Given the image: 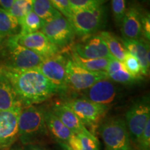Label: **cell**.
I'll use <instances>...</instances> for the list:
<instances>
[{"label": "cell", "instance_id": "37", "mask_svg": "<svg viewBox=\"0 0 150 150\" xmlns=\"http://www.w3.org/2000/svg\"><path fill=\"white\" fill-rule=\"evenodd\" d=\"M9 150H24V147H22V146L17 145V144H15V145L13 146V147H11Z\"/></svg>", "mask_w": 150, "mask_h": 150}, {"label": "cell", "instance_id": "26", "mask_svg": "<svg viewBox=\"0 0 150 150\" xmlns=\"http://www.w3.org/2000/svg\"><path fill=\"white\" fill-rule=\"evenodd\" d=\"M45 22L39 18L33 11H29L20 22V34L26 35L40 31Z\"/></svg>", "mask_w": 150, "mask_h": 150}, {"label": "cell", "instance_id": "28", "mask_svg": "<svg viewBox=\"0 0 150 150\" xmlns=\"http://www.w3.org/2000/svg\"><path fill=\"white\" fill-rule=\"evenodd\" d=\"M122 63H123L124 66H125L127 72L131 76H134V78L138 79V80H140L141 79H142L141 76H142V67L140 66L138 60L134 56H133L129 52H127L125 58H124V60Z\"/></svg>", "mask_w": 150, "mask_h": 150}, {"label": "cell", "instance_id": "10", "mask_svg": "<svg viewBox=\"0 0 150 150\" xmlns=\"http://www.w3.org/2000/svg\"><path fill=\"white\" fill-rule=\"evenodd\" d=\"M67 60L61 52L45 58L38 70L50 81L58 91H64L67 88L66 79Z\"/></svg>", "mask_w": 150, "mask_h": 150}, {"label": "cell", "instance_id": "23", "mask_svg": "<svg viewBox=\"0 0 150 150\" xmlns=\"http://www.w3.org/2000/svg\"><path fill=\"white\" fill-rule=\"evenodd\" d=\"M76 64L90 72H106V68L111 59H84L77 55L76 53L72 51V57H71Z\"/></svg>", "mask_w": 150, "mask_h": 150}, {"label": "cell", "instance_id": "7", "mask_svg": "<svg viewBox=\"0 0 150 150\" xmlns=\"http://www.w3.org/2000/svg\"><path fill=\"white\" fill-rule=\"evenodd\" d=\"M125 116V122L131 141L136 145L146 124L150 120L149 97H144L138 99L127 110Z\"/></svg>", "mask_w": 150, "mask_h": 150}, {"label": "cell", "instance_id": "34", "mask_svg": "<svg viewBox=\"0 0 150 150\" xmlns=\"http://www.w3.org/2000/svg\"><path fill=\"white\" fill-rule=\"evenodd\" d=\"M15 0H0V8L6 11H9L13 4Z\"/></svg>", "mask_w": 150, "mask_h": 150}, {"label": "cell", "instance_id": "2", "mask_svg": "<svg viewBox=\"0 0 150 150\" xmlns=\"http://www.w3.org/2000/svg\"><path fill=\"white\" fill-rule=\"evenodd\" d=\"M43 59L18 44L14 35L5 38L0 48V68L14 70L38 68Z\"/></svg>", "mask_w": 150, "mask_h": 150}, {"label": "cell", "instance_id": "21", "mask_svg": "<svg viewBox=\"0 0 150 150\" xmlns=\"http://www.w3.org/2000/svg\"><path fill=\"white\" fill-rule=\"evenodd\" d=\"M32 11L45 23L61 16L50 0H32Z\"/></svg>", "mask_w": 150, "mask_h": 150}, {"label": "cell", "instance_id": "22", "mask_svg": "<svg viewBox=\"0 0 150 150\" xmlns=\"http://www.w3.org/2000/svg\"><path fill=\"white\" fill-rule=\"evenodd\" d=\"M99 34L106 43L112 57L117 61L122 62L127 51L124 47L122 42H120L119 39L115 35L108 31H102Z\"/></svg>", "mask_w": 150, "mask_h": 150}, {"label": "cell", "instance_id": "6", "mask_svg": "<svg viewBox=\"0 0 150 150\" xmlns=\"http://www.w3.org/2000/svg\"><path fill=\"white\" fill-rule=\"evenodd\" d=\"M63 104L78 116L86 128L95 136L99 125L109 110V106L96 104L83 98L70 99Z\"/></svg>", "mask_w": 150, "mask_h": 150}, {"label": "cell", "instance_id": "15", "mask_svg": "<svg viewBox=\"0 0 150 150\" xmlns=\"http://www.w3.org/2000/svg\"><path fill=\"white\" fill-rule=\"evenodd\" d=\"M142 12L136 6H131L126 9L122 20V33L123 38L137 40L142 35Z\"/></svg>", "mask_w": 150, "mask_h": 150}, {"label": "cell", "instance_id": "35", "mask_svg": "<svg viewBox=\"0 0 150 150\" xmlns=\"http://www.w3.org/2000/svg\"><path fill=\"white\" fill-rule=\"evenodd\" d=\"M24 150H47L43 146L36 143L30 144V145L24 146Z\"/></svg>", "mask_w": 150, "mask_h": 150}, {"label": "cell", "instance_id": "11", "mask_svg": "<svg viewBox=\"0 0 150 150\" xmlns=\"http://www.w3.org/2000/svg\"><path fill=\"white\" fill-rule=\"evenodd\" d=\"M20 108L0 110V150H9L18 140Z\"/></svg>", "mask_w": 150, "mask_h": 150}, {"label": "cell", "instance_id": "18", "mask_svg": "<svg viewBox=\"0 0 150 150\" xmlns=\"http://www.w3.org/2000/svg\"><path fill=\"white\" fill-rule=\"evenodd\" d=\"M22 107L10 81L0 72V110H12Z\"/></svg>", "mask_w": 150, "mask_h": 150}, {"label": "cell", "instance_id": "36", "mask_svg": "<svg viewBox=\"0 0 150 150\" xmlns=\"http://www.w3.org/2000/svg\"><path fill=\"white\" fill-rule=\"evenodd\" d=\"M59 142V145L61 146L62 150H72L71 148L69 147V145L66 143H64V142Z\"/></svg>", "mask_w": 150, "mask_h": 150}, {"label": "cell", "instance_id": "5", "mask_svg": "<svg viewBox=\"0 0 150 150\" xmlns=\"http://www.w3.org/2000/svg\"><path fill=\"white\" fill-rule=\"evenodd\" d=\"M97 130L104 144L105 150H131L130 136L122 118L103 120Z\"/></svg>", "mask_w": 150, "mask_h": 150}, {"label": "cell", "instance_id": "16", "mask_svg": "<svg viewBox=\"0 0 150 150\" xmlns=\"http://www.w3.org/2000/svg\"><path fill=\"white\" fill-rule=\"evenodd\" d=\"M51 110L74 135L83 134L90 137H97L86 128L78 116L63 103L54 104Z\"/></svg>", "mask_w": 150, "mask_h": 150}, {"label": "cell", "instance_id": "13", "mask_svg": "<svg viewBox=\"0 0 150 150\" xmlns=\"http://www.w3.org/2000/svg\"><path fill=\"white\" fill-rule=\"evenodd\" d=\"M16 42L40 56L43 59L59 53V49L51 42L42 31L29 33L26 35H14Z\"/></svg>", "mask_w": 150, "mask_h": 150}, {"label": "cell", "instance_id": "20", "mask_svg": "<svg viewBox=\"0 0 150 150\" xmlns=\"http://www.w3.org/2000/svg\"><path fill=\"white\" fill-rule=\"evenodd\" d=\"M20 32V26L18 20L9 11L0 8V36L6 38Z\"/></svg>", "mask_w": 150, "mask_h": 150}, {"label": "cell", "instance_id": "32", "mask_svg": "<svg viewBox=\"0 0 150 150\" xmlns=\"http://www.w3.org/2000/svg\"><path fill=\"white\" fill-rule=\"evenodd\" d=\"M142 35L145 38V40L149 42L150 39V16L149 13H143L142 16Z\"/></svg>", "mask_w": 150, "mask_h": 150}, {"label": "cell", "instance_id": "19", "mask_svg": "<svg viewBox=\"0 0 150 150\" xmlns=\"http://www.w3.org/2000/svg\"><path fill=\"white\" fill-rule=\"evenodd\" d=\"M106 72L108 78L112 81L117 82L125 85L136 83L139 81L138 79L131 76L127 72L122 62L117 61L114 58L110 60Z\"/></svg>", "mask_w": 150, "mask_h": 150}, {"label": "cell", "instance_id": "31", "mask_svg": "<svg viewBox=\"0 0 150 150\" xmlns=\"http://www.w3.org/2000/svg\"><path fill=\"white\" fill-rule=\"evenodd\" d=\"M112 10L113 16L115 17L116 21L121 22L125 11H126V6H125V0H112Z\"/></svg>", "mask_w": 150, "mask_h": 150}, {"label": "cell", "instance_id": "4", "mask_svg": "<svg viewBox=\"0 0 150 150\" xmlns=\"http://www.w3.org/2000/svg\"><path fill=\"white\" fill-rule=\"evenodd\" d=\"M107 0H98L85 8L73 11L69 20L72 24L75 34L86 36L94 34L104 25L106 17L104 4Z\"/></svg>", "mask_w": 150, "mask_h": 150}, {"label": "cell", "instance_id": "8", "mask_svg": "<svg viewBox=\"0 0 150 150\" xmlns=\"http://www.w3.org/2000/svg\"><path fill=\"white\" fill-rule=\"evenodd\" d=\"M65 69L67 87L74 91L82 92L98 81L108 79L106 72H90L76 64L72 59L67 60Z\"/></svg>", "mask_w": 150, "mask_h": 150}, {"label": "cell", "instance_id": "29", "mask_svg": "<svg viewBox=\"0 0 150 150\" xmlns=\"http://www.w3.org/2000/svg\"><path fill=\"white\" fill-rule=\"evenodd\" d=\"M136 145L138 150H150V120L146 124Z\"/></svg>", "mask_w": 150, "mask_h": 150}, {"label": "cell", "instance_id": "1", "mask_svg": "<svg viewBox=\"0 0 150 150\" xmlns=\"http://www.w3.org/2000/svg\"><path fill=\"white\" fill-rule=\"evenodd\" d=\"M0 72L10 81L22 106L42 103L59 93L38 68L24 70L0 68Z\"/></svg>", "mask_w": 150, "mask_h": 150}, {"label": "cell", "instance_id": "25", "mask_svg": "<svg viewBox=\"0 0 150 150\" xmlns=\"http://www.w3.org/2000/svg\"><path fill=\"white\" fill-rule=\"evenodd\" d=\"M67 144L72 150H99L97 137H90L83 134L74 135Z\"/></svg>", "mask_w": 150, "mask_h": 150}, {"label": "cell", "instance_id": "30", "mask_svg": "<svg viewBox=\"0 0 150 150\" xmlns=\"http://www.w3.org/2000/svg\"><path fill=\"white\" fill-rule=\"evenodd\" d=\"M53 6L65 18L70 20L72 11L69 0H50Z\"/></svg>", "mask_w": 150, "mask_h": 150}, {"label": "cell", "instance_id": "3", "mask_svg": "<svg viewBox=\"0 0 150 150\" xmlns=\"http://www.w3.org/2000/svg\"><path fill=\"white\" fill-rule=\"evenodd\" d=\"M18 140L26 146L36 143L47 133L44 111L35 105L22 106L18 117Z\"/></svg>", "mask_w": 150, "mask_h": 150}, {"label": "cell", "instance_id": "27", "mask_svg": "<svg viewBox=\"0 0 150 150\" xmlns=\"http://www.w3.org/2000/svg\"><path fill=\"white\" fill-rule=\"evenodd\" d=\"M31 11H32V0H15L8 11L20 24L24 16Z\"/></svg>", "mask_w": 150, "mask_h": 150}, {"label": "cell", "instance_id": "33", "mask_svg": "<svg viewBox=\"0 0 150 150\" xmlns=\"http://www.w3.org/2000/svg\"><path fill=\"white\" fill-rule=\"evenodd\" d=\"M97 1L98 0H69L72 11L88 6Z\"/></svg>", "mask_w": 150, "mask_h": 150}, {"label": "cell", "instance_id": "39", "mask_svg": "<svg viewBox=\"0 0 150 150\" xmlns=\"http://www.w3.org/2000/svg\"><path fill=\"white\" fill-rule=\"evenodd\" d=\"M143 1H145V2H147V3L149 2V0H143Z\"/></svg>", "mask_w": 150, "mask_h": 150}, {"label": "cell", "instance_id": "24", "mask_svg": "<svg viewBox=\"0 0 150 150\" xmlns=\"http://www.w3.org/2000/svg\"><path fill=\"white\" fill-rule=\"evenodd\" d=\"M136 51L134 56L139 61L142 67V75L147 76L149 74L150 67L149 42L141 38L136 40Z\"/></svg>", "mask_w": 150, "mask_h": 150}, {"label": "cell", "instance_id": "12", "mask_svg": "<svg viewBox=\"0 0 150 150\" xmlns=\"http://www.w3.org/2000/svg\"><path fill=\"white\" fill-rule=\"evenodd\" d=\"M72 51L84 59H112L106 43L99 34L83 36L72 47Z\"/></svg>", "mask_w": 150, "mask_h": 150}, {"label": "cell", "instance_id": "14", "mask_svg": "<svg viewBox=\"0 0 150 150\" xmlns=\"http://www.w3.org/2000/svg\"><path fill=\"white\" fill-rule=\"evenodd\" d=\"M117 90L109 79L99 80L89 88L82 91L81 98L108 106L115 99Z\"/></svg>", "mask_w": 150, "mask_h": 150}, {"label": "cell", "instance_id": "9", "mask_svg": "<svg viewBox=\"0 0 150 150\" xmlns=\"http://www.w3.org/2000/svg\"><path fill=\"white\" fill-rule=\"evenodd\" d=\"M41 31L59 49L70 46L75 36L72 24L68 19L62 15L45 23Z\"/></svg>", "mask_w": 150, "mask_h": 150}, {"label": "cell", "instance_id": "38", "mask_svg": "<svg viewBox=\"0 0 150 150\" xmlns=\"http://www.w3.org/2000/svg\"><path fill=\"white\" fill-rule=\"evenodd\" d=\"M4 39H5V38H3L2 37L0 36V48H1V45H2L3 42H4Z\"/></svg>", "mask_w": 150, "mask_h": 150}, {"label": "cell", "instance_id": "17", "mask_svg": "<svg viewBox=\"0 0 150 150\" xmlns=\"http://www.w3.org/2000/svg\"><path fill=\"white\" fill-rule=\"evenodd\" d=\"M44 117L47 131L58 142L67 144L74 135L52 110L44 111Z\"/></svg>", "mask_w": 150, "mask_h": 150}]
</instances>
